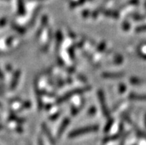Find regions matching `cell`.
Segmentation results:
<instances>
[{"label": "cell", "instance_id": "6da1fadb", "mask_svg": "<svg viewBox=\"0 0 146 145\" xmlns=\"http://www.w3.org/2000/svg\"><path fill=\"white\" fill-rule=\"evenodd\" d=\"M99 130V127L97 125H92V126H88V127H82V128L76 129L74 130L71 131L69 133L68 137L69 138H75L81 135L86 134V133H89V132H96Z\"/></svg>", "mask_w": 146, "mask_h": 145}, {"label": "cell", "instance_id": "7a4b0ae2", "mask_svg": "<svg viewBox=\"0 0 146 145\" xmlns=\"http://www.w3.org/2000/svg\"><path fill=\"white\" fill-rule=\"evenodd\" d=\"M90 89H91V87H82V88L74 89V90H71L70 92H68L64 96H62V97L58 99L57 101H56V104H61V103L65 102L66 100H68V99H69L70 98L72 97V96H74V95L83 93L86 92V91L90 90Z\"/></svg>", "mask_w": 146, "mask_h": 145}, {"label": "cell", "instance_id": "3957f363", "mask_svg": "<svg viewBox=\"0 0 146 145\" xmlns=\"http://www.w3.org/2000/svg\"><path fill=\"white\" fill-rule=\"evenodd\" d=\"M98 98L104 116H109V111L108 110V107L106 102V98H105V95H104V93L102 90H100L98 91Z\"/></svg>", "mask_w": 146, "mask_h": 145}, {"label": "cell", "instance_id": "277c9868", "mask_svg": "<svg viewBox=\"0 0 146 145\" xmlns=\"http://www.w3.org/2000/svg\"><path fill=\"white\" fill-rule=\"evenodd\" d=\"M21 72L20 70H17L15 72L14 74L13 75V79L11 80V86H10V90H14L15 88L17 87L18 85V82L19 81V78H20Z\"/></svg>", "mask_w": 146, "mask_h": 145}, {"label": "cell", "instance_id": "5b68a950", "mask_svg": "<svg viewBox=\"0 0 146 145\" xmlns=\"http://www.w3.org/2000/svg\"><path fill=\"white\" fill-rule=\"evenodd\" d=\"M69 123H70V119H69L68 118H65L64 119L62 122L61 125H60V127H59V130H58L57 132V137L58 138H60L62 136V135L63 134V132H65V130H66V128L68 126Z\"/></svg>", "mask_w": 146, "mask_h": 145}, {"label": "cell", "instance_id": "8992f818", "mask_svg": "<svg viewBox=\"0 0 146 145\" xmlns=\"http://www.w3.org/2000/svg\"><path fill=\"white\" fill-rule=\"evenodd\" d=\"M42 127L43 131H44V132L47 136V137H48V140L50 141V143H51L52 144H55V140H54V137H53V136L51 135V132L49 130V129L48 128V127L45 125V124H42Z\"/></svg>", "mask_w": 146, "mask_h": 145}, {"label": "cell", "instance_id": "52a82bcc", "mask_svg": "<svg viewBox=\"0 0 146 145\" xmlns=\"http://www.w3.org/2000/svg\"><path fill=\"white\" fill-rule=\"evenodd\" d=\"M17 12L18 14L20 16L24 15L25 13L24 0H17Z\"/></svg>", "mask_w": 146, "mask_h": 145}, {"label": "cell", "instance_id": "ba28073f", "mask_svg": "<svg viewBox=\"0 0 146 145\" xmlns=\"http://www.w3.org/2000/svg\"><path fill=\"white\" fill-rule=\"evenodd\" d=\"M34 87H35V90L37 96V105H38V108L40 110L42 109V99H41V93L39 90L38 88V86H37V81L36 80L35 82H34Z\"/></svg>", "mask_w": 146, "mask_h": 145}, {"label": "cell", "instance_id": "9c48e42d", "mask_svg": "<svg viewBox=\"0 0 146 145\" xmlns=\"http://www.w3.org/2000/svg\"><path fill=\"white\" fill-rule=\"evenodd\" d=\"M122 126H120V130H119V133L115 134L114 136L106 137V138H104L103 142L104 143H106V142H110V141H113V140L117 139L118 138H119V136H120V135L122 134Z\"/></svg>", "mask_w": 146, "mask_h": 145}, {"label": "cell", "instance_id": "30bf717a", "mask_svg": "<svg viewBox=\"0 0 146 145\" xmlns=\"http://www.w3.org/2000/svg\"><path fill=\"white\" fill-rule=\"evenodd\" d=\"M124 74L123 73H105L102 74V76L104 78H107V79H119V78L123 76Z\"/></svg>", "mask_w": 146, "mask_h": 145}, {"label": "cell", "instance_id": "8fae6325", "mask_svg": "<svg viewBox=\"0 0 146 145\" xmlns=\"http://www.w3.org/2000/svg\"><path fill=\"white\" fill-rule=\"evenodd\" d=\"M129 99H133V100H144L146 101V95H138V94L131 93L130 94Z\"/></svg>", "mask_w": 146, "mask_h": 145}, {"label": "cell", "instance_id": "7c38bea8", "mask_svg": "<svg viewBox=\"0 0 146 145\" xmlns=\"http://www.w3.org/2000/svg\"><path fill=\"white\" fill-rule=\"evenodd\" d=\"M47 22H48V17H47L46 16H44V17H42V26H41V28H39V30H38V32H37L36 36H39L40 35V33L42 32L43 28L45 27V25H46V24H47Z\"/></svg>", "mask_w": 146, "mask_h": 145}, {"label": "cell", "instance_id": "4fadbf2b", "mask_svg": "<svg viewBox=\"0 0 146 145\" xmlns=\"http://www.w3.org/2000/svg\"><path fill=\"white\" fill-rule=\"evenodd\" d=\"M41 9H42V6H39V7H37L36 9V11H34V13H33V17H32L31 20V22H30V25L31 26L33 25V24L34 23V21L36 20V19L37 17V15L39 14V12L40 11Z\"/></svg>", "mask_w": 146, "mask_h": 145}, {"label": "cell", "instance_id": "5bb4252c", "mask_svg": "<svg viewBox=\"0 0 146 145\" xmlns=\"http://www.w3.org/2000/svg\"><path fill=\"white\" fill-rule=\"evenodd\" d=\"M62 34L60 31L57 32V35H56V50L59 49V47L62 42Z\"/></svg>", "mask_w": 146, "mask_h": 145}, {"label": "cell", "instance_id": "9a60e30c", "mask_svg": "<svg viewBox=\"0 0 146 145\" xmlns=\"http://www.w3.org/2000/svg\"><path fill=\"white\" fill-rule=\"evenodd\" d=\"M88 1H89V0H78V1H76V2H73L70 4V7L74 8V7H76V6L81 5L88 2Z\"/></svg>", "mask_w": 146, "mask_h": 145}, {"label": "cell", "instance_id": "2e32d148", "mask_svg": "<svg viewBox=\"0 0 146 145\" xmlns=\"http://www.w3.org/2000/svg\"><path fill=\"white\" fill-rule=\"evenodd\" d=\"M104 14L107 16V17H113V18H119V15L117 12H115V11H106Z\"/></svg>", "mask_w": 146, "mask_h": 145}, {"label": "cell", "instance_id": "e0dca14e", "mask_svg": "<svg viewBox=\"0 0 146 145\" xmlns=\"http://www.w3.org/2000/svg\"><path fill=\"white\" fill-rule=\"evenodd\" d=\"M11 27H12V28H13V29L16 30V31L19 32V33H25V30L24 28H21V27H19V26H18L17 24H12Z\"/></svg>", "mask_w": 146, "mask_h": 145}, {"label": "cell", "instance_id": "ac0fdd59", "mask_svg": "<svg viewBox=\"0 0 146 145\" xmlns=\"http://www.w3.org/2000/svg\"><path fill=\"white\" fill-rule=\"evenodd\" d=\"M113 119H110L108 120V121L107 122V124H106L104 131H105L106 132H108V131L110 130V129H111V126L113 125Z\"/></svg>", "mask_w": 146, "mask_h": 145}, {"label": "cell", "instance_id": "d6986e66", "mask_svg": "<svg viewBox=\"0 0 146 145\" xmlns=\"http://www.w3.org/2000/svg\"><path fill=\"white\" fill-rule=\"evenodd\" d=\"M10 119L11 120H13V121H17V122H19V123H22V122H24L25 120H23L22 119H19V118L17 117V116H15V115H11L10 116Z\"/></svg>", "mask_w": 146, "mask_h": 145}, {"label": "cell", "instance_id": "ffe728a7", "mask_svg": "<svg viewBox=\"0 0 146 145\" xmlns=\"http://www.w3.org/2000/svg\"><path fill=\"white\" fill-rule=\"evenodd\" d=\"M144 31H146V25L139 26V27L137 28V29H136V32H137V33H139V32H144Z\"/></svg>", "mask_w": 146, "mask_h": 145}, {"label": "cell", "instance_id": "44dd1931", "mask_svg": "<svg viewBox=\"0 0 146 145\" xmlns=\"http://www.w3.org/2000/svg\"><path fill=\"white\" fill-rule=\"evenodd\" d=\"M6 23H7V19L6 18H2L0 19V27L5 26Z\"/></svg>", "mask_w": 146, "mask_h": 145}, {"label": "cell", "instance_id": "7402d4cb", "mask_svg": "<svg viewBox=\"0 0 146 145\" xmlns=\"http://www.w3.org/2000/svg\"><path fill=\"white\" fill-rule=\"evenodd\" d=\"M105 47H106V43H105V42L102 43V44H100V46L98 47V49H97V50H98V51L102 52V50H104V48H105Z\"/></svg>", "mask_w": 146, "mask_h": 145}, {"label": "cell", "instance_id": "603a6c76", "mask_svg": "<svg viewBox=\"0 0 146 145\" xmlns=\"http://www.w3.org/2000/svg\"><path fill=\"white\" fill-rule=\"evenodd\" d=\"M131 82L133 83V85H135V83H136V84H138V83H140V82H141V80H139V79H136V78H133V79H131Z\"/></svg>", "mask_w": 146, "mask_h": 145}, {"label": "cell", "instance_id": "cb8c5ba5", "mask_svg": "<svg viewBox=\"0 0 146 145\" xmlns=\"http://www.w3.org/2000/svg\"><path fill=\"white\" fill-rule=\"evenodd\" d=\"M123 28H124V30H128L130 28V24H128L127 22H125L124 23H123Z\"/></svg>", "mask_w": 146, "mask_h": 145}, {"label": "cell", "instance_id": "d4e9b609", "mask_svg": "<svg viewBox=\"0 0 146 145\" xmlns=\"http://www.w3.org/2000/svg\"><path fill=\"white\" fill-rule=\"evenodd\" d=\"M119 90H120V91H119L120 93L125 92V86L124 85H119Z\"/></svg>", "mask_w": 146, "mask_h": 145}, {"label": "cell", "instance_id": "484cf974", "mask_svg": "<svg viewBox=\"0 0 146 145\" xmlns=\"http://www.w3.org/2000/svg\"><path fill=\"white\" fill-rule=\"evenodd\" d=\"M13 37H10V38H8V39H7L6 44H7V45H9V44H11V42H12V41H13Z\"/></svg>", "mask_w": 146, "mask_h": 145}, {"label": "cell", "instance_id": "4316f807", "mask_svg": "<svg viewBox=\"0 0 146 145\" xmlns=\"http://www.w3.org/2000/svg\"><path fill=\"white\" fill-rule=\"evenodd\" d=\"M38 145H44V143H43L42 140L40 138L38 139Z\"/></svg>", "mask_w": 146, "mask_h": 145}, {"label": "cell", "instance_id": "83f0119b", "mask_svg": "<svg viewBox=\"0 0 146 145\" xmlns=\"http://www.w3.org/2000/svg\"><path fill=\"white\" fill-rule=\"evenodd\" d=\"M4 79V74L2 72V70H0V80H3Z\"/></svg>", "mask_w": 146, "mask_h": 145}, {"label": "cell", "instance_id": "f1b7e54d", "mask_svg": "<svg viewBox=\"0 0 146 145\" xmlns=\"http://www.w3.org/2000/svg\"><path fill=\"white\" fill-rule=\"evenodd\" d=\"M145 127H146V114H145Z\"/></svg>", "mask_w": 146, "mask_h": 145}, {"label": "cell", "instance_id": "f546056e", "mask_svg": "<svg viewBox=\"0 0 146 145\" xmlns=\"http://www.w3.org/2000/svg\"><path fill=\"white\" fill-rule=\"evenodd\" d=\"M4 127H3V125L2 124H0V130H2V129H3Z\"/></svg>", "mask_w": 146, "mask_h": 145}, {"label": "cell", "instance_id": "4dcf8cb0", "mask_svg": "<svg viewBox=\"0 0 146 145\" xmlns=\"http://www.w3.org/2000/svg\"><path fill=\"white\" fill-rule=\"evenodd\" d=\"M2 90H0V95H2Z\"/></svg>", "mask_w": 146, "mask_h": 145}, {"label": "cell", "instance_id": "1f68e13d", "mask_svg": "<svg viewBox=\"0 0 146 145\" xmlns=\"http://www.w3.org/2000/svg\"><path fill=\"white\" fill-rule=\"evenodd\" d=\"M5 1H9V0H5Z\"/></svg>", "mask_w": 146, "mask_h": 145}]
</instances>
